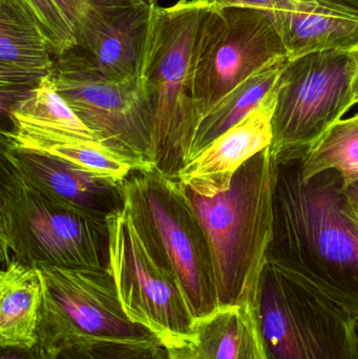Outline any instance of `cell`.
Here are the masks:
<instances>
[{
	"instance_id": "obj_1",
	"label": "cell",
	"mask_w": 358,
	"mask_h": 359,
	"mask_svg": "<svg viewBox=\"0 0 358 359\" xmlns=\"http://www.w3.org/2000/svg\"><path fill=\"white\" fill-rule=\"evenodd\" d=\"M267 263L358 320V219L338 170L306 179L301 158L277 163Z\"/></svg>"
},
{
	"instance_id": "obj_2",
	"label": "cell",
	"mask_w": 358,
	"mask_h": 359,
	"mask_svg": "<svg viewBox=\"0 0 358 359\" xmlns=\"http://www.w3.org/2000/svg\"><path fill=\"white\" fill-rule=\"evenodd\" d=\"M277 162L271 147L248 160L226 191H188L209 241L220 308L252 304L275 223Z\"/></svg>"
},
{
	"instance_id": "obj_3",
	"label": "cell",
	"mask_w": 358,
	"mask_h": 359,
	"mask_svg": "<svg viewBox=\"0 0 358 359\" xmlns=\"http://www.w3.org/2000/svg\"><path fill=\"white\" fill-rule=\"evenodd\" d=\"M0 175L1 263L109 271L106 217L29 183L2 158Z\"/></svg>"
},
{
	"instance_id": "obj_4",
	"label": "cell",
	"mask_w": 358,
	"mask_h": 359,
	"mask_svg": "<svg viewBox=\"0 0 358 359\" xmlns=\"http://www.w3.org/2000/svg\"><path fill=\"white\" fill-rule=\"evenodd\" d=\"M208 0H179L155 11L140 82L153 116V165L177 178L188 162L199 107L193 94V57Z\"/></svg>"
},
{
	"instance_id": "obj_5",
	"label": "cell",
	"mask_w": 358,
	"mask_h": 359,
	"mask_svg": "<svg viewBox=\"0 0 358 359\" xmlns=\"http://www.w3.org/2000/svg\"><path fill=\"white\" fill-rule=\"evenodd\" d=\"M122 196L139 233L174 276L195 320L216 312L212 249L186 187L153 168L134 170L122 184Z\"/></svg>"
},
{
	"instance_id": "obj_6",
	"label": "cell",
	"mask_w": 358,
	"mask_h": 359,
	"mask_svg": "<svg viewBox=\"0 0 358 359\" xmlns=\"http://www.w3.org/2000/svg\"><path fill=\"white\" fill-rule=\"evenodd\" d=\"M252 305L265 359H358L357 320L271 264Z\"/></svg>"
},
{
	"instance_id": "obj_7",
	"label": "cell",
	"mask_w": 358,
	"mask_h": 359,
	"mask_svg": "<svg viewBox=\"0 0 358 359\" xmlns=\"http://www.w3.org/2000/svg\"><path fill=\"white\" fill-rule=\"evenodd\" d=\"M50 77L101 144L134 162L140 170L155 168L153 116L139 80L107 77L79 46L55 57Z\"/></svg>"
},
{
	"instance_id": "obj_8",
	"label": "cell",
	"mask_w": 358,
	"mask_h": 359,
	"mask_svg": "<svg viewBox=\"0 0 358 359\" xmlns=\"http://www.w3.org/2000/svg\"><path fill=\"white\" fill-rule=\"evenodd\" d=\"M288 59L268 11L209 4L198 34L191 77L201 118L254 74Z\"/></svg>"
},
{
	"instance_id": "obj_9",
	"label": "cell",
	"mask_w": 358,
	"mask_h": 359,
	"mask_svg": "<svg viewBox=\"0 0 358 359\" xmlns=\"http://www.w3.org/2000/svg\"><path fill=\"white\" fill-rule=\"evenodd\" d=\"M358 50H326L288 59L277 82L271 149L277 163L303 158L350 111Z\"/></svg>"
},
{
	"instance_id": "obj_10",
	"label": "cell",
	"mask_w": 358,
	"mask_h": 359,
	"mask_svg": "<svg viewBox=\"0 0 358 359\" xmlns=\"http://www.w3.org/2000/svg\"><path fill=\"white\" fill-rule=\"evenodd\" d=\"M43 287L38 345L46 350L71 339L162 344L124 310L111 271L37 267Z\"/></svg>"
},
{
	"instance_id": "obj_11",
	"label": "cell",
	"mask_w": 358,
	"mask_h": 359,
	"mask_svg": "<svg viewBox=\"0 0 358 359\" xmlns=\"http://www.w3.org/2000/svg\"><path fill=\"white\" fill-rule=\"evenodd\" d=\"M106 221L109 271L126 313L164 347L182 345L195 320L174 276L149 250L124 205Z\"/></svg>"
},
{
	"instance_id": "obj_12",
	"label": "cell",
	"mask_w": 358,
	"mask_h": 359,
	"mask_svg": "<svg viewBox=\"0 0 358 359\" xmlns=\"http://www.w3.org/2000/svg\"><path fill=\"white\" fill-rule=\"evenodd\" d=\"M157 8L144 0H128L96 8L76 29V43L107 77L140 81Z\"/></svg>"
},
{
	"instance_id": "obj_13",
	"label": "cell",
	"mask_w": 358,
	"mask_h": 359,
	"mask_svg": "<svg viewBox=\"0 0 358 359\" xmlns=\"http://www.w3.org/2000/svg\"><path fill=\"white\" fill-rule=\"evenodd\" d=\"M277 98V84L247 117L191 158L177 179L189 191L204 198L228 190L237 170L273 144Z\"/></svg>"
},
{
	"instance_id": "obj_14",
	"label": "cell",
	"mask_w": 358,
	"mask_h": 359,
	"mask_svg": "<svg viewBox=\"0 0 358 359\" xmlns=\"http://www.w3.org/2000/svg\"><path fill=\"white\" fill-rule=\"evenodd\" d=\"M54 55L37 21L21 0H0L1 107L39 86L54 67Z\"/></svg>"
},
{
	"instance_id": "obj_15",
	"label": "cell",
	"mask_w": 358,
	"mask_h": 359,
	"mask_svg": "<svg viewBox=\"0 0 358 359\" xmlns=\"http://www.w3.org/2000/svg\"><path fill=\"white\" fill-rule=\"evenodd\" d=\"M1 158L29 183L101 217L123 207L122 184L85 172L69 162L1 143Z\"/></svg>"
},
{
	"instance_id": "obj_16",
	"label": "cell",
	"mask_w": 358,
	"mask_h": 359,
	"mask_svg": "<svg viewBox=\"0 0 358 359\" xmlns=\"http://www.w3.org/2000/svg\"><path fill=\"white\" fill-rule=\"evenodd\" d=\"M166 349L170 359H265L252 304L198 318L186 341Z\"/></svg>"
},
{
	"instance_id": "obj_17",
	"label": "cell",
	"mask_w": 358,
	"mask_h": 359,
	"mask_svg": "<svg viewBox=\"0 0 358 359\" xmlns=\"http://www.w3.org/2000/svg\"><path fill=\"white\" fill-rule=\"evenodd\" d=\"M279 29L289 59L326 50H358V16L317 4L268 11Z\"/></svg>"
},
{
	"instance_id": "obj_18",
	"label": "cell",
	"mask_w": 358,
	"mask_h": 359,
	"mask_svg": "<svg viewBox=\"0 0 358 359\" xmlns=\"http://www.w3.org/2000/svg\"><path fill=\"white\" fill-rule=\"evenodd\" d=\"M1 143L53 156L95 176L123 184L139 168L97 141L86 140L48 128L12 123L1 133Z\"/></svg>"
},
{
	"instance_id": "obj_19",
	"label": "cell",
	"mask_w": 358,
	"mask_h": 359,
	"mask_svg": "<svg viewBox=\"0 0 358 359\" xmlns=\"http://www.w3.org/2000/svg\"><path fill=\"white\" fill-rule=\"evenodd\" d=\"M43 287L37 268L15 259L0 272V347L37 345Z\"/></svg>"
},
{
	"instance_id": "obj_20",
	"label": "cell",
	"mask_w": 358,
	"mask_h": 359,
	"mask_svg": "<svg viewBox=\"0 0 358 359\" xmlns=\"http://www.w3.org/2000/svg\"><path fill=\"white\" fill-rule=\"evenodd\" d=\"M286 61L275 63L254 74L200 119L189 160L259 107L277 86Z\"/></svg>"
},
{
	"instance_id": "obj_21",
	"label": "cell",
	"mask_w": 358,
	"mask_h": 359,
	"mask_svg": "<svg viewBox=\"0 0 358 359\" xmlns=\"http://www.w3.org/2000/svg\"><path fill=\"white\" fill-rule=\"evenodd\" d=\"M8 111L12 123L48 128L99 142L57 92L50 75L42 79L37 88L17 100Z\"/></svg>"
},
{
	"instance_id": "obj_22",
	"label": "cell",
	"mask_w": 358,
	"mask_h": 359,
	"mask_svg": "<svg viewBox=\"0 0 358 359\" xmlns=\"http://www.w3.org/2000/svg\"><path fill=\"white\" fill-rule=\"evenodd\" d=\"M301 160L306 179L326 170H336L344 179V187L357 180L358 113L338 120L307 149Z\"/></svg>"
},
{
	"instance_id": "obj_23",
	"label": "cell",
	"mask_w": 358,
	"mask_h": 359,
	"mask_svg": "<svg viewBox=\"0 0 358 359\" xmlns=\"http://www.w3.org/2000/svg\"><path fill=\"white\" fill-rule=\"evenodd\" d=\"M42 351L44 359H170L160 344L106 339H71Z\"/></svg>"
},
{
	"instance_id": "obj_24",
	"label": "cell",
	"mask_w": 358,
	"mask_h": 359,
	"mask_svg": "<svg viewBox=\"0 0 358 359\" xmlns=\"http://www.w3.org/2000/svg\"><path fill=\"white\" fill-rule=\"evenodd\" d=\"M31 13L52 48L54 57L60 56L77 46L73 27L55 0H21Z\"/></svg>"
},
{
	"instance_id": "obj_25",
	"label": "cell",
	"mask_w": 358,
	"mask_h": 359,
	"mask_svg": "<svg viewBox=\"0 0 358 359\" xmlns=\"http://www.w3.org/2000/svg\"><path fill=\"white\" fill-rule=\"evenodd\" d=\"M208 2L216 6H246L264 11L288 10L298 4H317L358 16V0H208Z\"/></svg>"
},
{
	"instance_id": "obj_26",
	"label": "cell",
	"mask_w": 358,
	"mask_h": 359,
	"mask_svg": "<svg viewBox=\"0 0 358 359\" xmlns=\"http://www.w3.org/2000/svg\"><path fill=\"white\" fill-rule=\"evenodd\" d=\"M73 27L74 34L92 11L128 0H55Z\"/></svg>"
},
{
	"instance_id": "obj_27",
	"label": "cell",
	"mask_w": 358,
	"mask_h": 359,
	"mask_svg": "<svg viewBox=\"0 0 358 359\" xmlns=\"http://www.w3.org/2000/svg\"><path fill=\"white\" fill-rule=\"evenodd\" d=\"M0 359H44L43 351L40 346L36 345L34 347H1Z\"/></svg>"
},
{
	"instance_id": "obj_28",
	"label": "cell",
	"mask_w": 358,
	"mask_h": 359,
	"mask_svg": "<svg viewBox=\"0 0 358 359\" xmlns=\"http://www.w3.org/2000/svg\"><path fill=\"white\" fill-rule=\"evenodd\" d=\"M344 191L349 202L358 206V179L345 186Z\"/></svg>"
},
{
	"instance_id": "obj_29",
	"label": "cell",
	"mask_w": 358,
	"mask_h": 359,
	"mask_svg": "<svg viewBox=\"0 0 358 359\" xmlns=\"http://www.w3.org/2000/svg\"><path fill=\"white\" fill-rule=\"evenodd\" d=\"M358 104V63L354 74H353L352 82H351V102L350 107Z\"/></svg>"
},
{
	"instance_id": "obj_30",
	"label": "cell",
	"mask_w": 358,
	"mask_h": 359,
	"mask_svg": "<svg viewBox=\"0 0 358 359\" xmlns=\"http://www.w3.org/2000/svg\"><path fill=\"white\" fill-rule=\"evenodd\" d=\"M146 4H151V6H159V4H158V0H144Z\"/></svg>"
},
{
	"instance_id": "obj_31",
	"label": "cell",
	"mask_w": 358,
	"mask_h": 359,
	"mask_svg": "<svg viewBox=\"0 0 358 359\" xmlns=\"http://www.w3.org/2000/svg\"><path fill=\"white\" fill-rule=\"evenodd\" d=\"M351 206H352V210L353 213H354L355 217H357V219H358V206H355V205L352 204H351Z\"/></svg>"
},
{
	"instance_id": "obj_32",
	"label": "cell",
	"mask_w": 358,
	"mask_h": 359,
	"mask_svg": "<svg viewBox=\"0 0 358 359\" xmlns=\"http://www.w3.org/2000/svg\"><path fill=\"white\" fill-rule=\"evenodd\" d=\"M357 333H358V320H357Z\"/></svg>"
}]
</instances>
